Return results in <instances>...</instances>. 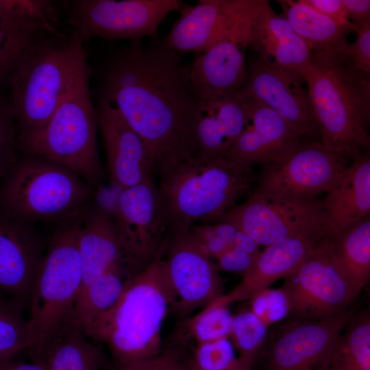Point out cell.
Masks as SVG:
<instances>
[{"instance_id":"6da1fadb","label":"cell","mask_w":370,"mask_h":370,"mask_svg":"<svg viewBox=\"0 0 370 370\" xmlns=\"http://www.w3.org/2000/svg\"><path fill=\"white\" fill-rule=\"evenodd\" d=\"M98 103L117 110L140 137L155 177L195 156L201 114L190 68L158 37L114 49L95 72Z\"/></svg>"},{"instance_id":"7a4b0ae2","label":"cell","mask_w":370,"mask_h":370,"mask_svg":"<svg viewBox=\"0 0 370 370\" xmlns=\"http://www.w3.org/2000/svg\"><path fill=\"white\" fill-rule=\"evenodd\" d=\"M176 301L162 255L127 280L86 336L106 344L117 365L150 358L163 349L162 328Z\"/></svg>"},{"instance_id":"3957f363","label":"cell","mask_w":370,"mask_h":370,"mask_svg":"<svg viewBox=\"0 0 370 370\" xmlns=\"http://www.w3.org/2000/svg\"><path fill=\"white\" fill-rule=\"evenodd\" d=\"M158 190L170 236L185 234L196 222L214 224L252 193L253 166L225 158H193L160 172Z\"/></svg>"},{"instance_id":"277c9868","label":"cell","mask_w":370,"mask_h":370,"mask_svg":"<svg viewBox=\"0 0 370 370\" xmlns=\"http://www.w3.org/2000/svg\"><path fill=\"white\" fill-rule=\"evenodd\" d=\"M320 142L353 162L369 145V75L354 69L342 53L315 51L305 75Z\"/></svg>"},{"instance_id":"5b68a950","label":"cell","mask_w":370,"mask_h":370,"mask_svg":"<svg viewBox=\"0 0 370 370\" xmlns=\"http://www.w3.org/2000/svg\"><path fill=\"white\" fill-rule=\"evenodd\" d=\"M84 45L73 31H47L21 58L9 88L18 137L49 121L87 62Z\"/></svg>"},{"instance_id":"8992f818","label":"cell","mask_w":370,"mask_h":370,"mask_svg":"<svg viewBox=\"0 0 370 370\" xmlns=\"http://www.w3.org/2000/svg\"><path fill=\"white\" fill-rule=\"evenodd\" d=\"M96 191L72 170L22 153L0 180V214L58 226L81 217Z\"/></svg>"},{"instance_id":"52a82bcc","label":"cell","mask_w":370,"mask_h":370,"mask_svg":"<svg viewBox=\"0 0 370 370\" xmlns=\"http://www.w3.org/2000/svg\"><path fill=\"white\" fill-rule=\"evenodd\" d=\"M88 62L49 121L39 130L18 137V149L74 171L95 190L104 173L97 143L98 122L90 96Z\"/></svg>"},{"instance_id":"ba28073f","label":"cell","mask_w":370,"mask_h":370,"mask_svg":"<svg viewBox=\"0 0 370 370\" xmlns=\"http://www.w3.org/2000/svg\"><path fill=\"white\" fill-rule=\"evenodd\" d=\"M82 215L56 226L45 249L29 304L32 347L74 315L83 278L78 247Z\"/></svg>"},{"instance_id":"9c48e42d","label":"cell","mask_w":370,"mask_h":370,"mask_svg":"<svg viewBox=\"0 0 370 370\" xmlns=\"http://www.w3.org/2000/svg\"><path fill=\"white\" fill-rule=\"evenodd\" d=\"M106 209L112 218L125 264L133 275L164 254L170 231L156 180L121 190Z\"/></svg>"},{"instance_id":"30bf717a","label":"cell","mask_w":370,"mask_h":370,"mask_svg":"<svg viewBox=\"0 0 370 370\" xmlns=\"http://www.w3.org/2000/svg\"><path fill=\"white\" fill-rule=\"evenodd\" d=\"M330 235L316 245L301 264L284 278L289 314L295 319L319 320L345 311L356 297L334 258Z\"/></svg>"},{"instance_id":"8fae6325","label":"cell","mask_w":370,"mask_h":370,"mask_svg":"<svg viewBox=\"0 0 370 370\" xmlns=\"http://www.w3.org/2000/svg\"><path fill=\"white\" fill-rule=\"evenodd\" d=\"M185 5L179 0H77L66 22L84 43L93 38L132 42L156 35L164 18Z\"/></svg>"},{"instance_id":"7c38bea8","label":"cell","mask_w":370,"mask_h":370,"mask_svg":"<svg viewBox=\"0 0 370 370\" xmlns=\"http://www.w3.org/2000/svg\"><path fill=\"white\" fill-rule=\"evenodd\" d=\"M347 160L320 141L304 140L285 159L262 165L253 194L266 199H299L327 193Z\"/></svg>"},{"instance_id":"4fadbf2b","label":"cell","mask_w":370,"mask_h":370,"mask_svg":"<svg viewBox=\"0 0 370 370\" xmlns=\"http://www.w3.org/2000/svg\"><path fill=\"white\" fill-rule=\"evenodd\" d=\"M234 225L259 245L269 246L285 239L328 230L322 199L271 200L251 193L220 221ZM331 233V232H330Z\"/></svg>"},{"instance_id":"5bb4252c","label":"cell","mask_w":370,"mask_h":370,"mask_svg":"<svg viewBox=\"0 0 370 370\" xmlns=\"http://www.w3.org/2000/svg\"><path fill=\"white\" fill-rule=\"evenodd\" d=\"M351 316L352 311H344L322 319H295L278 325L264 344L269 370L319 369Z\"/></svg>"},{"instance_id":"9a60e30c","label":"cell","mask_w":370,"mask_h":370,"mask_svg":"<svg viewBox=\"0 0 370 370\" xmlns=\"http://www.w3.org/2000/svg\"><path fill=\"white\" fill-rule=\"evenodd\" d=\"M163 258L177 299L173 312L178 317H186L223 295L217 265L187 232L170 236Z\"/></svg>"},{"instance_id":"2e32d148","label":"cell","mask_w":370,"mask_h":370,"mask_svg":"<svg viewBox=\"0 0 370 370\" xmlns=\"http://www.w3.org/2000/svg\"><path fill=\"white\" fill-rule=\"evenodd\" d=\"M256 0H199L185 5L164 39L177 54L202 53L243 27L254 12Z\"/></svg>"},{"instance_id":"e0dca14e","label":"cell","mask_w":370,"mask_h":370,"mask_svg":"<svg viewBox=\"0 0 370 370\" xmlns=\"http://www.w3.org/2000/svg\"><path fill=\"white\" fill-rule=\"evenodd\" d=\"M237 93L273 110L304 138L320 136L308 90L282 68L260 59L252 64Z\"/></svg>"},{"instance_id":"ac0fdd59","label":"cell","mask_w":370,"mask_h":370,"mask_svg":"<svg viewBox=\"0 0 370 370\" xmlns=\"http://www.w3.org/2000/svg\"><path fill=\"white\" fill-rule=\"evenodd\" d=\"M45 251L34 224L0 214V293L29 307Z\"/></svg>"},{"instance_id":"d6986e66","label":"cell","mask_w":370,"mask_h":370,"mask_svg":"<svg viewBox=\"0 0 370 370\" xmlns=\"http://www.w3.org/2000/svg\"><path fill=\"white\" fill-rule=\"evenodd\" d=\"M249 32L227 36L201 53L190 68L201 112L242 88L248 75L245 53Z\"/></svg>"},{"instance_id":"ffe728a7","label":"cell","mask_w":370,"mask_h":370,"mask_svg":"<svg viewBox=\"0 0 370 370\" xmlns=\"http://www.w3.org/2000/svg\"><path fill=\"white\" fill-rule=\"evenodd\" d=\"M96 112L111 186L123 190L156 180L143 140L119 111L98 103Z\"/></svg>"},{"instance_id":"44dd1931","label":"cell","mask_w":370,"mask_h":370,"mask_svg":"<svg viewBox=\"0 0 370 370\" xmlns=\"http://www.w3.org/2000/svg\"><path fill=\"white\" fill-rule=\"evenodd\" d=\"M330 234L328 230H321L267 246L243 273L240 283L214 301L228 306L236 301L250 300L274 282L291 274L319 241Z\"/></svg>"},{"instance_id":"7402d4cb","label":"cell","mask_w":370,"mask_h":370,"mask_svg":"<svg viewBox=\"0 0 370 370\" xmlns=\"http://www.w3.org/2000/svg\"><path fill=\"white\" fill-rule=\"evenodd\" d=\"M249 46L261 60L304 81L311 64V52L288 21L277 14L267 1L258 0L250 26Z\"/></svg>"},{"instance_id":"603a6c76","label":"cell","mask_w":370,"mask_h":370,"mask_svg":"<svg viewBox=\"0 0 370 370\" xmlns=\"http://www.w3.org/2000/svg\"><path fill=\"white\" fill-rule=\"evenodd\" d=\"M78 247L82 287L115 269H124L132 274L125 264L112 218L97 202L93 201L81 218Z\"/></svg>"},{"instance_id":"cb8c5ba5","label":"cell","mask_w":370,"mask_h":370,"mask_svg":"<svg viewBox=\"0 0 370 370\" xmlns=\"http://www.w3.org/2000/svg\"><path fill=\"white\" fill-rule=\"evenodd\" d=\"M332 236L343 232L370 212V158L362 156L343 171L322 199Z\"/></svg>"},{"instance_id":"d4e9b609","label":"cell","mask_w":370,"mask_h":370,"mask_svg":"<svg viewBox=\"0 0 370 370\" xmlns=\"http://www.w3.org/2000/svg\"><path fill=\"white\" fill-rule=\"evenodd\" d=\"M249 118L238 93L227 97L201 112L194 130L195 158H225L230 146L246 129Z\"/></svg>"},{"instance_id":"484cf974","label":"cell","mask_w":370,"mask_h":370,"mask_svg":"<svg viewBox=\"0 0 370 370\" xmlns=\"http://www.w3.org/2000/svg\"><path fill=\"white\" fill-rule=\"evenodd\" d=\"M86 336L73 315L29 349L47 370H101V352Z\"/></svg>"},{"instance_id":"4316f807","label":"cell","mask_w":370,"mask_h":370,"mask_svg":"<svg viewBox=\"0 0 370 370\" xmlns=\"http://www.w3.org/2000/svg\"><path fill=\"white\" fill-rule=\"evenodd\" d=\"M282 16L305 41L310 52L343 53L348 45L347 35L353 31L318 12L303 0L279 1Z\"/></svg>"},{"instance_id":"83f0119b","label":"cell","mask_w":370,"mask_h":370,"mask_svg":"<svg viewBox=\"0 0 370 370\" xmlns=\"http://www.w3.org/2000/svg\"><path fill=\"white\" fill-rule=\"evenodd\" d=\"M336 263L358 294L370 278V219L367 216L336 236L330 235Z\"/></svg>"},{"instance_id":"f1b7e54d","label":"cell","mask_w":370,"mask_h":370,"mask_svg":"<svg viewBox=\"0 0 370 370\" xmlns=\"http://www.w3.org/2000/svg\"><path fill=\"white\" fill-rule=\"evenodd\" d=\"M243 99L249 124L266 154L267 164L285 159L304 140L299 132L273 110L254 99Z\"/></svg>"},{"instance_id":"f546056e","label":"cell","mask_w":370,"mask_h":370,"mask_svg":"<svg viewBox=\"0 0 370 370\" xmlns=\"http://www.w3.org/2000/svg\"><path fill=\"white\" fill-rule=\"evenodd\" d=\"M133 276L126 269H115L81 288L74 316L86 335L96 319L115 304L127 280Z\"/></svg>"},{"instance_id":"4dcf8cb0","label":"cell","mask_w":370,"mask_h":370,"mask_svg":"<svg viewBox=\"0 0 370 370\" xmlns=\"http://www.w3.org/2000/svg\"><path fill=\"white\" fill-rule=\"evenodd\" d=\"M319 370H370V317L360 313L349 322Z\"/></svg>"},{"instance_id":"1f68e13d","label":"cell","mask_w":370,"mask_h":370,"mask_svg":"<svg viewBox=\"0 0 370 370\" xmlns=\"http://www.w3.org/2000/svg\"><path fill=\"white\" fill-rule=\"evenodd\" d=\"M47 31L55 30L13 23L0 18V90L10 88L20 60L34 40Z\"/></svg>"},{"instance_id":"d6a6232c","label":"cell","mask_w":370,"mask_h":370,"mask_svg":"<svg viewBox=\"0 0 370 370\" xmlns=\"http://www.w3.org/2000/svg\"><path fill=\"white\" fill-rule=\"evenodd\" d=\"M268 327L252 312L244 311L232 317L230 336L238 360L251 367L266 343Z\"/></svg>"},{"instance_id":"836d02e7","label":"cell","mask_w":370,"mask_h":370,"mask_svg":"<svg viewBox=\"0 0 370 370\" xmlns=\"http://www.w3.org/2000/svg\"><path fill=\"white\" fill-rule=\"evenodd\" d=\"M24 308L0 293V354L14 356L29 349L32 342Z\"/></svg>"},{"instance_id":"e575fe53","label":"cell","mask_w":370,"mask_h":370,"mask_svg":"<svg viewBox=\"0 0 370 370\" xmlns=\"http://www.w3.org/2000/svg\"><path fill=\"white\" fill-rule=\"evenodd\" d=\"M0 18L19 25L58 29V9L49 0H0Z\"/></svg>"},{"instance_id":"d590c367","label":"cell","mask_w":370,"mask_h":370,"mask_svg":"<svg viewBox=\"0 0 370 370\" xmlns=\"http://www.w3.org/2000/svg\"><path fill=\"white\" fill-rule=\"evenodd\" d=\"M228 306L215 301L190 319L188 326L197 344L230 336L232 321Z\"/></svg>"},{"instance_id":"8d00e7d4","label":"cell","mask_w":370,"mask_h":370,"mask_svg":"<svg viewBox=\"0 0 370 370\" xmlns=\"http://www.w3.org/2000/svg\"><path fill=\"white\" fill-rule=\"evenodd\" d=\"M239 362L229 337L197 344L190 363L195 370H229Z\"/></svg>"},{"instance_id":"74e56055","label":"cell","mask_w":370,"mask_h":370,"mask_svg":"<svg viewBox=\"0 0 370 370\" xmlns=\"http://www.w3.org/2000/svg\"><path fill=\"white\" fill-rule=\"evenodd\" d=\"M18 156V130L10 98L0 90V180Z\"/></svg>"},{"instance_id":"f35d334b","label":"cell","mask_w":370,"mask_h":370,"mask_svg":"<svg viewBox=\"0 0 370 370\" xmlns=\"http://www.w3.org/2000/svg\"><path fill=\"white\" fill-rule=\"evenodd\" d=\"M250 311L269 327L289 314L286 296L281 288H266L250 299Z\"/></svg>"},{"instance_id":"ab89813d","label":"cell","mask_w":370,"mask_h":370,"mask_svg":"<svg viewBox=\"0 0 370 370\" xmlns=\"http://www.w3.org/2000/svg\"><path fill=\"white\" fill-rule=\"evenodd\" d=\"M114 370H189L178 347H167L156 356L127 365H117Z\"/></svg>"},{"instance_id":"60d3db41","label":"cell","mask_w":370,"mask_h":370,"mask_svg":"<svg viewBox=\"0 0 370 370\" xmlns=\"http://www.w3.org/2000/svg\"><path fill=\"white\" fill-rule=\"evenodd\" d=\"M356 32L358 34L356 40L352 44H348L342 54L354 69L369 75L370 23Z\"/></svg>"},{"instance_id":"b9f144b4","label":"cell","mask_w":370,"mask_h":370,"mask_svg":"<svg viewBox=\"0 0 370 370\" xmlns=\"http://www.w3.org/2000/svg\"><path fill=\"white\" fill-rule=\"evenodd\" d=\"M256 258L232 245L225 249L217 258L219 269L245 273L252 265Z\"/></svg>"},{"instance_id":"7bdbcfd3","label":"cell","mask_w":370,"mask_h":370,"mask_svg":"<svg viewBox=\"0 0 370 370\" xmlns=\"http://www.w3.org/2000/svg\"><path fill=\"white\" fill-rule=\"evenodd\" d=\"M303 1L337 24L356 31L355 27L347 18L342 0H303Z\"/></svg>"},{"instance_id":"ee69618b","label":"cell","mask_w":370,"mask_h":370,"mask_svg":"<svg viewBox=\"0 0 370 370\" xmlns=\"http://www.w3.org/2000/svg\"><path fill=\"white\" fill-rule=\"evenodd\" d=\"M349 21L355 27L356 31L370 23L369 0H342Z\"/></svg>"},{"instance_id":"f6af8a7d","label":"cell","mask_w":370,"mask_h":370,"mask_svg":"<svg viewBox=\"0 0 370 370\" xmlns=\"http://www.w3.org/2000/svg\"><path fill=\"white\" fill-rule=\"evenodd\" d=\"M232 245L254 258H256L260 252L258 249L259 245L249 236L239 230L236 232Z\"/></svg>"},{"instance_id":"bcb514c9","label":"cell","mask_w":370,"mask_h":370,"mask_svg":"<svg viewBox=\"0 0 370 370\" xmlns=\"http://www.w3.org/2000/svg\"><path fill=\"white\" fill-rule=\"evenodd\" d=\"M12 358L1 361L0 370H47L42 364L35 360L26 362L12 360Z\"/></svg>"},{"instance_id":"7dc6e473","label":"cell","mask_w":370,"mask_h":370,"mask_svg":"<svg viewBox=\"0 0 370 370\" xmlns=\"http://www.w3.org/2000/svg\"><path fill=\"white\" fill-rule=\"evenodd\" d=\"M217 236L229 245H232L238 229L231 223L221 222L213 224Z\"/></svg>"},{"instance_id":"c3c4849f","label":"cell","mask_w":370,"mask_h":370,"mask_svg":"<svg viewBox=\"0 0 370 370\" xmlns=\"http://www.w3.org/2000/svg\"><path fill=\"white\" fill-rule=\"evenodd\" d=\"M189 370H195L193 369L189 363ZM229 370H252L251 367H249L247 366H245L243 365L240 360L237 365H236L232 368L230 369Z\"/></svg>"},{"instance_id":"681fc988","label":"cell","mask_w":370,"mask_h":370,"mask_svg":"<svg viewBox=\"0 0 370 370\" xmlns=\"http://www.w3.org/2000/svg\"><path fill=\"white\" fill-rule=\"evenodd\" d=\"M12 358L13 357L6 354H0V362Z\"/></svg>"}]
</instances>
